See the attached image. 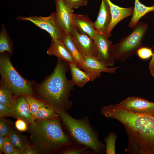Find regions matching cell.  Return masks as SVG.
Wrapping results in <instances>:
<instances>
[{"mask_svg": "<svg viewBox=\"0 0 154 154\" xmlns=\"http://www.w3.org/2000/svg\"><path fill=\"white\" fill-rule=\"evenodd\" d=\"M72 9H77L82 6L87 5V0H64Z\"/></svg>", "mask_w": 154, "mask_h": 154, "instance_id": "obj_31", "label": "cell"}, {"mask_svg": "<svg viewBox=\"0 0 154 154\" xmlns=\"http://www.w3.org/2000/svg\"><path fill=\"white\" fill-rule=\"evenodd\" d=\"M27 124V123L23 120L17 119L15 123V126L18 130L21 131H26L28 129Z\"/></svg>", "mask_w": 154, "mask_h": 154, "instance_id": "obj_33", "label": "cell"}, {"mask_svg": "<svg viewBox=\"0 0 154 154\" xmlns=\"http://www.w3.org/2000/svg\"><path fill=\"white\" fill-rule=\"evenodd\" d=\"M55 13L58 21L65 34L70 36L74 27L73 9L64 0H55Z\"/></svg>", "mask_w": 154, "mask_h": 154, "instance_id": "obj_9", "label": "cell"}, {"mask_svg": "<svg viewBox=\"0 0 154 154\" xmlns=\"http://www.w3.org/2000/svg\"><path fill=\"white\" fill-rule=\"evenodd\" d=\"M59 119H37L29 126L30 141L39 153H55L73 143L63 131Z\"/></svg>", "mask_w": 154, "mask_h": 154, "instance_id": "obj_3", "label": "cell"}, {"mask_svg": "<svg viewBox=\"0 0 154 154\" xmlns=\"http://www.w3.org/2000/svg\"><path fill=\"white\" fill-rule=\"evenodd\" d=\"M153 53L151 48L142 46L137 50L136 54L141 59L146 60L152 57Z\"/></svg>", "mask_w": 154, "mask_h": 154, "instance_id": "obj_30", "label": "cell"}, {"mask_svg": "<svg viewBox=\"0 0 154 154\" xmlns=\"http://www.w3.org/2000/svg\"><path fill=\"white\" fill-rule=\"evenodd\" d=\"M4 143V137L0 136V153L2 154L3 152V147Z\"/></svg>", "mask_w": 154, "mask_h": 154, "instance_id": "obj_36", "label": "cell"}, {"mask_svg": "<svg viewBox=\"0 0 154 154\" xmlns=\"http://www.w3.org/2000/svg\"><path fill=\"white\" fill-rule=\"evenodd\" d=\"M148 28L147 24L138 22L130 34L123 38L117 44L112 45L110 54L112 58L124 62L136 54L137 50L143 46V40Z\"/></svg>", "mask_w": 154, "mask_h": 154, "instance_id": "obj_5", "label": "cell"}, {"mask_svg": "<svg viewBox=\"0 0 154 154\" xmlns=\"http://www.w3.org/2000/svg\"><path fill=\"white\" fill-rule=\"evenodd\" d=\"M16 96L10 106L11 116L22 119L27 123H33L35 119L31 114L24 96Z\"/></svg>", "mask_w": 154, "mask_h": 154, "instance_id": "obj_11", "label": "cell"}, {"mask_svg": "<svg viewBox=\"0 0 154 154\" xmlns=\"http://www.w3.org/2000/svg\"><path fill=\"white\" fill-rule=\"evenodd\" d=\"M110 7L111 21L105 35L108 37L112 35L111 32L115 27L124 18L132 15L133 8L120 7L113 3L110 0H105Z\"/></svg>", "mask_w": 154, "mask_h": 154, "instance_id": "obj_13", "label": "cell"}, {"mask_svg": "<svg viewBox=\"0 0 154 154\" xmlns=\"http://www.w3.org/2000/svg\"><path fill=\"white\" fill-rule=\"evenodd\" d=\"M105 34L96 32L94 38L98 51V60L106 66H113L114 60L110 54L112 42Z\"/></svg>", "mask_w": 154, "mask_h": 154, "instance_id": "obj_12", "label": "cell"}, {"mask_svg": "<svg viewBox=\"0 0 154 154\" xmlns=\"http://www.w3.org/2000/svg\"><path fill=\"white\" fill-rule=\"evenodd\" d=\"M17 19L20 21L32 22L37 27L47 32L52 40H62L65 34L58 21L55 12L51 13L47 17L19 16Z\"/></svg>", "mask_w": 154, "mask_h": 154, "instance_id": "obj_7", "label": "cell"}, {"mask_svg": "<svg viewBox=\"0 0 154 154\" xmlns=\"http://www.w3.org/2000/svg\"><path fill=\"white\" fill-rule=\"evenodd\" d=\"M24 96L29 105L31 114L35 117L38 111L45 103L36 99L31 95Z\"/></svg>", "mask_w": 154, "mask_h": 154, "instance_id": "obj_27", "label": "cell"}, {"mask_svg": "<svg viewBox=\"0 0 154 154\" xmlns=\"http://www.w3.org/2000/svg\"><path fill=\"white\" fill-rule=\"evenodd\" d=\"M153 11L154 5L147 6L141 3L139 0H135L132 16L129 24V27L133 28L141 18L149 12Z\"/></svg>", "mask_w": 154, "mask_h": 154, "instance_id": "obj_20", "label": "cell"}, {"mask_svg": "<svg viewBox=\"0 0 154 154\" xmlns=\"http://www.w3.org/2000/svg\"><path fill=\"white\" fill-rule=\"evenodd\" d=\"M117 135L115 133H110L104 139L105 142L106 152V154L116 153L115 145Z\"/></svg>", "mask_w": 154, "mask_h": 154, "instance_id": "obj_25", "label": "cell"}, {"mask_svg": "<svg viewBox=\"0 0 154 154\" xmlns=\"http://www.w3.org/2000/svg\"><path fill=\"white\" fill-rule=\"evenodd\" d=\"M111 21L109 6L105 0H102L99 11L94 27L97 33L105 35Z\"/></svg>", "mask_w": 154, "mask_h": 154, "instance_id": "obj_14", "label": "cell"}, {"mask_svg": "<svg viewBox=\"0 0 154 154\" xmlns=\"http://www.w3.org/2000/svg\"><path fill=\"white\" fill-rule=\"evenodd\" d=\"M35 118L36 119L41 120L60 118L54 109L45 103L38 111L35 115Z\"/></svg>", "mask_w": 154, "mask_h": 154, "instance_id": "obj_22", "label": "cell"}, {"mask_svg": "<svg viewBox=\"0 0 154 154\" xmlns=\"http://www.w3.org/2000/svg\"><path fill=\"white\" fill-rule=\"evenodd\" d=\"M4 138L3 153L5 154H25L23 151L15 148L11 143L8 136Z\"/></svg>", "mask_w": 154, "mask_h": 154, "instance_id": "obj_29", "label": "cell"}, {"mask_svg": "<svg viewBox=\"0 0 154 154\" xmlns=\"http://www.w3.org/2000/svg\"><path fill=\"white\" fill-rule=\"evenodd\" d=\"M88 72L98 75L100 77L102 72L109 73H115L118 67L108 68L99 61L98 58L84 56Z\"/></svg>", "mask_w": 154, "mask_h": 154, "instance_id": "obj_19", "label": "cell"}, {"mask_svg": "<svg viewBox=\"0 0 154 154\" xmlns=\"http://www.w3.org/2000/svg\"><path fill=\"white\" fill-rule=\"evenodd\" d=\"M46 53L49 55L56 56L58 59L68 64H74L72 56L62 40L51 39L50 46Z\"/></svg>", "mask_w": 154, "mask_h": 154, "instance_id": "obj_15", "label": "cell"}, {"mask_svg": "<svg viewBox=\"0 0 154 154\" xmlns=\"http://www.w3.org/2000/svg\"><path fill=\"white\" fill-rule=\"evenodd\" d=\"M13 94L9 87L2 79L0 88V104L10 107L13 99Z\"/></svg>", "mask_w": 154, "mask_h": 154, "instance_id": "obj_24", "label": "cell"}, {"mask_svg": "<svg viewBox=\"0 0 154 154\" xmlns=\"http://www.w3.org/2000/svg\"><path fill=\"white\" fill-rule=\"evenodd\" d=\"M25 154H38L39 152L38 149L35 145L29 143L24 151Z\"/></svg>", "mask_w": 154, "mask_h": 154, "instance_id": "obj_34", "label": "cell"}, {"mask_svg": "<svg viewBox=\"0 0 154 154\" xmlns=\"http://www.w3.org/2000/svg\"><path fill=\"white\" fill-rule=\"evenodd\" d=\"M9 116H11L10 107L0 104V118H4Z\"/></svg>", "mask_w": 154, "mask_h": 154, "instance_id": "obj_32", "label": "cell"}, {"mask_svg": "<svg viewBox=\"0 0 154 154\" xmlns=\"http://www.w3.org/2000/svg\"><path fill=\"white\" fill-rule=\"evenodd\" d=\"M64 150L61 153L63 154H86L91 153L90 148L73 143L72 144L66 147Z\"/></svg>", "mask_w": 154, "mask_h": 154, "instance_id": "obj_26", "label": "cell"}, {"mask_svg": "<svg viewBox=\"0 0 154 154\" xmlns=\"http://www.w3.org/2000/svg\"><path fill=\"white\" fill-rule=\"evenodd\" d=\"M70 36L84 56L98 58V50L93 39L86 34L80 32L74 26Z\"/></svg>", "mask_w": 154, "mask_h": 154, "instance_id": "obj_8", "label": "cell"}, {"mask_svg": "<svg viewBox=\"0 0 154 154\" xmlns=\"http://www.w3.org/2000/svg\"><path fill=\"white\" fill-rule=\"evenodd\" d=\"M101 114L116 119L124 126L128 142L125 151L129 154H154V115L128 110L119 104L103 106Z\"/></svg>", "mask_w": 154, "mask_h": 154, "instance_id": "obj_1", "label": "cell"}, {"mask_svg": "<svg viewBox=\"0 0 154 154\" xmlns=\"http://www.w3.org/2000/svg\"><path fill=\"white\" fill-rule=\"evenodd\" d=\"M69 64L72 76L70 80L74 85L82 87L88 82L93 81L100 77L97 75L82 71L74 64L69 63Z\"/></svg>", "mask_w": 154, "mask_h": 154, "instance_id": "obj_17", "label": "cell"}, {"mask_svg": "<svg viewBox=\"0 0 154 154\" xmlns=\"http://www.w3.org/2000/svg\"><path fill=\"white\" fill-rule=\"evenodd\" d=\"M54 110L74 143L90 148L94 154L105 153V145L99 140L98 133L91 125L88 117L77 119L66 112Z\"/></svg>", "mask_w": 154, "mask_h": 154, "instance_id": "obj_4", "label": "cell"}, {"mask_svg": "<svg viewBox=\"0 0 154 154\" xmlns=\"http://www.w3.org/2000/svg\"><path fill=\"white\" fill-rule=\"evenodd\" d=\"M7 51L11 54L13 53V43L4 24H2L0 32V52Z\"/></svg>", "mask_w": 154, "mask_h": 154, "instance_id": "obj_21", "label": "cell"}, {"mask_svg": "<svg viewBox=\"0 0 154 154\" xmlns=\"http://www.w3.org/2000/svg\"><path fill=\"white\" fill-rule=\"evenodd\" d=\"M119 104L132 112L145 114L154 115V102L135 96L128 97Z\"/></svg>", "mask_w": 154, "mask_h": 154, "instance_id": "obj_10", "label": "cell"}, {"mask_svg": "<svg viewBox=\"0 0 154 154\" xmlns=\"http://www.w3.org/2000/svg\"><path fill=\"white\" fill-rule=\"evenodd\" d=\"M4 53H1L0 57V73L2 79L15 96L33 95L32 82L21 76L15 69L8 55Z\"/></svg>", "mask_w": 154, "mask_h": 154, "instance_id": "obj_6", "label": "cell"}, {"mask_svg": "<svg viewBox=\"0 0 154 154\" xmlns=\"http://www.w3.org/2000/svg\"><path fill=\"white\" fill-rule=\"evenodd\" d=\"M62 41L72 56L75 64L80 69L88 72L84 57L76 46L71 37L65 34Z\"/></svg>", "mask_w": 154, "mask_h": 154, "instance_id": "obj_18", "label": "cell"}, {"mask_svg": "<svg viewBox=\"0 0 154 154\" xmlns=\"http://www.w3.org/2000/svg\"><path fill=\"white\" fill-rule=\"evenodd\" d=\"M70 70L68 63L58 59L52 74L38 87L37 91L40 97L54 109L67 112L72 106L69 97L74 85L66 76Z\"/></svg>", "mask_w": 154, "mask_h": 154, "instance_id": "obj_2", "label": "cell"}, {"mask_svg": "<svg viewBox=\"0 0 154 154\" xmlns=\"http://www.w3.org/2000/svg\"><path fill=\"white\" fill-rule=\"evenodd\" d=\"M149 70L151 76L154 77V53L149 64Z\"/></svg>", "mask_w": 154, "mask_h": 154, "instance_id": "obj_35", "label": "cell"}, {"mask_svg": "<svg viewBox=\"0 0 154 154\" xmlns=\"http://www.w3.org/2000/svg\"><path fill=\"white\" fill-rule=\"evenodd\" d=\"M72 21L74 26L79 31L94 39L96 32L94 27V23L88 16L74 13Z\"/></svg>", "mask_w": 154, "mask_h": 154, "instance_id": "obj_16", "label": "cell"}, {"mask_svg": "<svg viewBox=\"0 0 154 154\" xmlns=\"http://www.w3.org/2000/svg\"><path fill=\"white\" fill-rule=\"evenodd\" d=\"M13 130L10 121L4 118L0 119V136H9Z\"/></svg>", "mask_w": 154, "mask_h": 154, "instance_id": "obj_28", "label": "cell"}, {"mask_svg": "<svg viewBox=\"0 0 154 154\" xmlns=\"http://www.w3.org/2000/svg\"><path fill=\"white\" fill-rule=\"evenodd\" d=\"M8 137L11 143L15 148L24 151L28 143L26 136L13 130Z\"/></svg>", "mask_w": 154, "mask_h": 154, "instance_id": "obj_23", "label": "cell"}]
</instances>
